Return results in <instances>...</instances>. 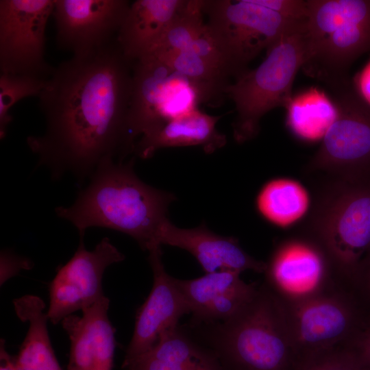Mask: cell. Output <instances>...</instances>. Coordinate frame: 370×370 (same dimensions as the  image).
I'll return each mask as SVG.
<instances>
[{"label": "cell", "mask_w": 370, "mask_h": 370, "mask_svg": "<svg viewBox=\"0 0 370 370\" xmlns=\"http://www.w3.org/2000/svg\"><path fill=\"white\" fill-rule=\"evenodd\" d=\"M134 64L116 37L53 68L38 97L45 131L27 139L53 179L70 172L82 182L104 161L122 162L134 151L128 122Z\"/></svg>", "instance_id": "1"}, {"label": "cell", "mask_w": 370, "mask_h": 370, "mask_svg": "<svg viewBox=\"0 0 370 370\" xmlns=\"http://www.w3.org/2000/svg\"><path fill=\"white\" fill-rule=\"evenodd\" d=\"M127 162L101 163L69 207L56 208L57 215L71 222L84 236L91 227L119 231L132 237L143 250L161 246L158 242L173 194L143 182Z\"/></svg>", "instance_id": "2"}, {"label": "cell", "mask_w": 370, "mask_h": 370, "mask_svg": "<svg viewBox=\"0 0 370 370\" xmlns=\"http://www.w3.org/2000/svg\"><path fill=\"white\" fill-rule=\"evenodd\" d=\"M302 68L332 91L352 82V64L370 51V0H307Z\"/></svg>", "instance_id": "3"}, {"label": "cell", "mask_w": 370, "mask_h": 370, "mask_svg": "<svg viewBox=\"0 0 370 370\" xmlns=\"http://www.w3.org/2000/svg\"><path fill=\"white\" fill-rule=\"evenodd\" d=\"M214 328L216 355L232 370H295L297 358L283 304L258 291L237 314Z\"/></svg>", "instance_id": "4"}, {"label": "cell", "mask_w": 370, "mask_h": 370, "mask_svg": "<svg viewBox=\"0 0 370 370\" xmlns=\"http://www.w3.org/2000/svg\"><path fill=\"white\" fill-rule=\"evenodd\" d=\"M306 53L305 23L283 35L267 50L265 59L258 67L247 69L227 86L225 95L232 100L236 110L232 130L237 143L255 138L260 121L268 112L276 107L288 108L295 77L306 62Z\"/></svg>", "instance_id": "5"}, {"label": "cell", "mask_w": 370, "mask_h": 370, "mask_svg": "<svg viewBox=\"0 0 370 370\" xmlns=\"http://www.w3.org/2000/svg\"><path fill=\"white\" fill-rule=\"evenodd\" d=\"M204 12L208 33L235 78L261 51L306 21L284 17L254 0H204Z\"/></svg>", "instance_id": "6"}, {"label": "cell", "mask_w": 370, "mask_h": 370, "mask_svg": "<svg viewBox=\"0 0 370 370\" xmlns=\"http://www.w3.org/2000/svg\"><path fill=\"white\" fill-rule=\"evenodd\" d=\"M337 115L312 160L349 180L370 175V105L352 82L334 91Z\"/></svg>", "instance_id": "7"}, {"label": "cell", "mask_w": 370, "mask_h": 370, "mask_svg": "<svg viewBox=\"0 0 370 370\" xmlns=\"http://www.w3.org/2000/svg\"><path fill=\"white\" fill-rule=\"evenodd\" d=\"M55 0L0 1L1 73L49 78L45 31Z\"/></svg>", "instance_id": "8"}, {"label": "cell", "mask_w": 370, "mask_h": 370, "mask_svg": "<svg viewBox=\"0 0 370 370\" xmlns=\"http://www.w3.org/2000/svg\"><path fill=\"white\" fill-rule=\"evenodd\" d=\"M125 256L109 238H103L92 251L86 249L84 236L72 258L60 267L49 286L47 312L53 324L92 305L104 296L102 280L110 265L122 262Z\"/></svg>", "instance_id": "9"}, {"label": "cell", "mask_w": 370, "mask_h": 370, "mask_svg": "<svg viewBox=\"0 0 370 370\" xmlns=\"http://www.w3.org/2000/svg\"><path fill=\"white\" fill-rule=\"evenodd\" d=\"M321 234L334 258L354 269L370 256V175L349 180L325 209Z\"/></svg>", "instance_id": "10"}, {"label": "cell", "mask_w": 370, "mask_h": 370, "mask_svg": "<svg viewBox=\"0 0 370 370\" xmlns=\"http://www.w3.org/2000/svg\"><path fill=\"white\" fill-rule=\"evenodd\" d=\"M126 0H55L59 49L84 56L117 36L130 6Z\"/></svg>", "instance_id": "11"}, {"label": "cell", "mask_w": 370, "mask_h": 370, "mask_svg": "<svg viewBox=\"0 0 370 370\" xmlns=\"http://www.w3.org/2000/svg\"><path fill=\"white\" fill-rule=\"evenodd\" d=\"M283 307L298 366L334 350L352 323L349 308L334 297L319 294Z\"/></svg>", "instance_id": "12"}, {"label": "cell", "mask_w": 370, "mask_h": 370, "mask_svg": "<svg viewBox=\"0 0 370 370\" xmlns=\"http://www.w3.org/2000/svg\"><path fill=\"white\" fill-rule=\"evenodd\" d=\"M148 252V260L153 275V286L137 311L133 335L124 360L148 351L164 335L177 327L178 321L184 314L190 313L175 278L164 269L161 246Z\"/></svg>", "instance_id": "13"}, {"label": "cell", "mask_w": 370, "mask_h": 370, "mask_svg": "<svg viewBox=\"0 0 370 370\" xmlns=\"http://www.w3.org/2000/svg\"><path fill=\"white\" fill-rule=\"evenodd\" d=\"M240 275L222 270L193 280L175 278V282L195 321L223 322L242 310L258 292L254 284L245 283Z\"/></svg>", "instance_id": "14"}, {"label": "cell", "mask_w": 370, "mask_h": 370, "mask_svg": "<svg viewBox=\"0 0 370 370\" xmlns=\"http://www.w3.org/2000/svg\"><path fill=\"white\" fill-rule=\"evenodd\" d=\"M158 242L161 246L166 245L187 251L206 273L222 270L263 273L267 268V264L247 254L236 238L218 234L204 223L193 228H181L168 219L162 225Z\"/></svg>", "instance_id": "15"}, {"label": "cell", "mask_w": 370, "mask_h": 370, "mask_svg": "<svg viewBox=\"0 0 370 370\" xmlns=\"http://www.w3.org/2000/svg\"><path fill=\"white\" fill-rule=\"evenodd\" d=\"M109 305L104 295L83 309L82 317L72 314L60 322L71 343L66 370H112L115 328L108 318Z\"/></svg>", "instance_id": "16"}, {"label": "cell", "mask_w": 370, "mask_h": 370, "mask_svg": "<svg viewBox=\"0 0 370 370\" xmlns=\"http://www.w3.org/2000/svg\"><path fill=\"white\" fill-rule=\"evenodd\" d=\"M151 53L158 56L172 71L189 82L199 103L212 106L221 104L233 75L207 28L202 36L182 49Z\"/></svg>", "instance_id": "17"}, {"label": "cell", "mask_w": 370, "mask_h": 370, "mask_svg": "<svg viewBox=\"0 0 370 370\" xmlns=\"http://www.w3.org/2000/svg\"><path fill=\"white\" fill-rule=\"evenodd\" d=\"M273 286L289 302L319 294L325 276V264L317 249L291 241L274 252L265 270Z\"/></svg>", "instance_id": "18"}, {"label": "cell", "mask_w": 370, "mask_h": 370, "mask_svg": "<svg viewBox=\"0 0 370 370\" xmlns=\"http://www.w3.org/2000/svg\"><path fill=\"white\" fill-rule=\"evenodd\" d=\"M221 116H213L196 108L181 116L161 122L140 136L134 147L136 156L151 158L160 149L199 146L212 153L225 146L226 136L218 131Z\"/></svg>", "instance_id": "19"}, {"label": "cell", "mask_w": 370, "mask_h": 370, "mask_svg": "<svg viewBox=\"0 0 370 370\" xmlns=\"http://www.w3.org/2000/svg\"><path fill=\"white\" fill-rule=\"evenodd\" d=\"M186 0H137L130 4L116 38L125 57L135 62L158 45Z\"/></svg>", "instance_id": "20"}, {"label": "cell", "mask_w": 370, "mask_h": 370, "mask_svg": "<svg viewBox=\"0 0 370 370\" xmlns=\"http://www.w3.org/2000/svg\"><path fill=\"white\" fill-rule=\"evenodd\" d=\"M173 71L158 56L149 53L134 62L129 127L133 138L161 123L160 112Z\"/></svg>", "instance_id": "21"}, {"label": "cell", "mask_w": 370, "mask_h": 370, "mask_svg": "<svg viewBox=\"0 0 370 370\" xmlns=\"http://www.w3.org/2000/svg\"><path fill=\"white\" fill-rule=\"evenodd\" d=\"M123 370H223L218 356L195 343L178 327L151 349L123 360Z\"/></svg>", "instance_id": "22"}, {"label": "cell", "mask_w": 370, "mask_h": 370, "mask_svg": "<svg viewBox=\"0 0 370 370\" xmlns=\"http://www.w3.org/2000/svg\"><path fill=\"white\" fill-rule=\"evenodd\" d=\"M20 320L28 323L26 336L15 357L21 370H62L51 346L45 304L39 297L23 295L13 301Z\"/></svg>", "instance_id": "23"}, {"label": "cell", "mask_w": 370, "mask_h": 370, "mask_svg": "<svg viewBox=\"0 0 370 370\" xmlns=\"http://www.w3.org/2000/svg\"><path fill=\"white\" fill-rule=\"evenodd\" d=\"M310 205L308 191L297 181L275 178L265 183L256 199L260 216L269 223L287 227L301 219Z\"/></svg>", "instance_id": "24"}, {"label": "cell", "mask_w": 370, "mask_h": 370, "mask_svg": "<svg viewBox=\"0 0 370 370\" xmlns=\"http://www.w3.org/2000/svg\"><path fill=\"white\" fill-rule=\"evenodd\" d=\"M287 109L291 131L300 138L310 141L323 138L337 115L334 103L317 90L293 98Z\"/></svg>", "instance_id": "25"}, {"label": "cell", "mask_w": 370, "mask_h": 370, "mask_svg": "<svg viewBox=\"0 0 370 370\" xmlns=\"http://www.w3.org/2000/svg\"><path fill=\"white\" fill-rule=\"evenodd\" d=\"M204 15V0H186L151 53L180 50L199 38L207 28Z\"/></svg>", "instance_id": "26"}, {"label": "cell", "mask_w": 370, "mask_h": 370, "mask_svg": "<svg viewBox=\"0 0 370 370\" xmlns=\"http://www.w3.org/2000/svg\"><path fill=\"white\" fill-rule=\"evenodd\" d=\"M49 78L27 75H0V137L6 135L7 127L12 120L10 108L20 100L38 97Z\"/></svg>", "instance_id": "27"}, {"label": "cell", "mask_w": 370, "mask_h": 370, "mask_svg": "<svg viewBox=\"0 0 370 370\" xmlns=\"http://www.w3.org/2000/svg\"><path fill=\"white\" fill-rule=\"evenodd\" d=\"M295 370H363L353 352L333 350L310 360Z\"/></svg>", "instance_id": "28"}, {"label": "cell", "mask_w": 370, "mask_h": 370, "mask_svg": "<svg viewBox=\"0 0 370 370\" xmlns=\"http://www.w3.org/2000/svg\"><path fill=\"white\" fill-rule=\"evenodd\" d=\"M262 6L271 9L282 16L297 21L306 20L308 7L302 0H254Z\"/></svg>", "instance_id": "29"}, {"label": "cell", "mask_w": 370, "mask_h": 370, "mask_svg": "<svg viewBox=\"0 0 370 370\" xmlns=\"http://www.w3.org/2000/svg\"><path fill=\"white\" fill-rule=\"evenodd\" d=\"M32 262L29 260L20 257L8 251L1 252V284L16 275L21 269H29Z\"/></svg>", "instance_id": "30"}, {"label": "cell", "mask_w": 370, "mask_h": 370, "mask_svg": "<svg viewBox=\"0 0 370 370\" xmlns=\"http://www.w3.org/2000/svg\"><path fill=\"white\" fill-rule=\"evenodd\" d=\"M363 370H370V330L358 344L357 352H353Z\"/></svg>", "instance_id": "31"}, {"label": "cell", "mask_w": 370, "mask_h": 370, "mask_svg": "<svg viewBox=\"0 0 370 370\" xmlns=\"http://www.w3.org/2000/svg\"><path fill=\"white\" fill-rule=\"evenodd\" d=\"M355 86L362 98L370 105V62L360 74Z\"/></svg>", "instance_id": "32"}, {"label": "cell", "mask_w": 370, "mask_h": 370, "mask_svg": "<svg viewBox=\"0 0 370 370\" xmlns=\"http://www.w3.org/2000/svg\"><path fill=\"white\" fill-rule=\"evenodd\" d=\"M0 370H21L16 358L6 351L3 339L1 340L0 345Z\"/></svg>", "instance_id": "33"}, {"label": "cell", "mask_w": 370, "mask_h": 370, "mask_svg": "<svg viewBox=\"0 0 370 370\" xmlns=\"http://www.w3.org/2000/svg\"><path fill=\"white\" fill-rule=\"evenodd\" d=\"M369 280H370V256L369 257Z\"/></svg>", "instance_id": "34"}]
</instances>
